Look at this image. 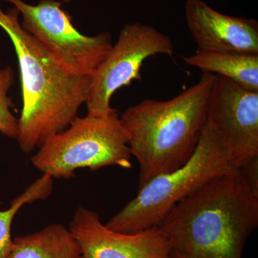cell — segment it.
<instances>
[{"label": "cell", "instance_id": "1", "mask_svg": "<svg viewBox=\"0 0 258 258\" xmlns=\"http://www.w3.org/2000/svg\"><path fill=\"white\" fill-rule=\"evenodd\" d=\"M159 227L173 258H242L258 227V195L241 171L219 176L176 204Z\"/></svg>", "mask_w": 258, "mask_h": 258}, {"label": "cell", "instance_id": "2", "mask_svg": "<svg viewBox=\"0 0 258 258\" xmlns=\"http://www.w3.org/2000/svg\"><path fill=\"white\" fill-rule=\"evenodd\" d=\"M16 8L0 7V28L18 57L23 108L16 140L25 154L33 152L79 117L89 94L91 77L67 74L22 27Z\"/></svg>", "mask_w": 258, "mask_h": 258}, {"label": "cell", "instance_id": "3", "mask_svg": "<svg viewBox=\"0 0 258 258\" xmlns=\"http://www.w3.org/2000/svg\"><path fill=\"white\" fill-rule=\"evenodd\" d=\"M215 76L203 72L196 84L174 98L144 99L120 115L131 154L138 161L139 189L192 157L207 121Z\"/></svg>", "mask_w": 258, "mask_h": 258}, {"label": "cell", "instance_id": "4", "mask_svg": "<svg viewBox=\"0 0 258 258\" xmlns=\"http://www.w3.org/2000/svg\"><path fill=\"white\" fill-rule=\"evenodd\" d=\"M239 172L240 169L231 161L222 139L206 121L189 161L176 170L156 176L139 188L137 196L105 225L124 234L160 226L171 209L183 199L215 178Z\"/></svg>", "mask_w": 258, "mask_h": 258}, {"label": "cell", "instance_id": "5", "mask_svg": "<svg viewBox=\"0 0 258 258\" xmlns=\"http://www.w3.org/2000/svg\"><path fill=\"white\" fill-rule=\"evenodd\" d=\"M132 157L128 137L115 110L104 116L78 117L39 147L31 162L53 179H71L79 169H130Z\"/></svg>", "mask_w": 258, "mask_h": 258}, {"label": "cell", "instance_id": "6", "mask_svg": "<svg viewBox=\"0 0 258 258\" xmlns=\"http://www.w3.org/2000/svg\"><path fill=\"white\" fill-rule=\"evenodd\" d=\"M3 1L18 10L22 27L67 74L91 77L111 50L109 32L86 36L75 28L71 15L61 8L66 0H40L36 5L23 0Z\"/></svg>", "mask_w": 258, "mask_h": 258}, {"label": "cell", "instance_id": "7", "mask_svg": "<svg viewBox=\"0 0 258 258\" xmlns=\"http://www.w3.org/2000/svg\"><path fill=\"white\" fill-rule=\"evenodd\" d=\"M174 47L170 37L150 25L127 24L120 30L105 60L91 76L86 104L87 115L104 116L115 109L112 96L133 81H142L144 61L157 55L172 56Z\"/></svg>", "mask_w": 258, "mask_h": 258}, {"label": "cell", "instance_id": "8", "mask_svg": "<svg viewBox=\"0 0 258 258\" xmlns=\"http://www.w3.org/2000/svg\"><path fill=\"white\" fill-rule=\"evenodd\" d=\"M207 121L219 134L239 169L258 157V92L215 75Z\"/></svg>", "mask_w": 258, "mask_h": 258}, {"label": "cell", "instance_id": "9", "mask_svg": "<svg viewBox=\"0 0 258 258\" xmlns=\"http://www.w3.org/2000/svg\"><path fill=\"white\" fill-rule=\"evenodd\" d=\"M69 229L79 242L80 258H173L170 244L159 226L120 233L107 228L96 212L79 207Z\"/></svg>", "mask_w": 258, "mask_h": 258}, {"label": "cell", "instance_id": "10", "mask_svg": "<svg viewBox=\"0 0 258 258\" xmlns=\"http://www.w3.org/2000/svg\"><path fill=\"white\" fill-rule=\"evenodd\" d=\"M185 18L198 51L258 54L254 19L219 13L203 0H186Z\"/></svg>", "mask_w": 258, "mask_h": 258}, {"label": "cell", "instance_id": "11", "mask_svg": "<svg viewBox=\"0 0 258 258\" xmlns=\"http://www.w3.org/2000/svg\"><path fill=\"white\" fill-rule=\"evenodd\" d=\"M79 242L68 227L52 223L41 230L13 239L8 258H80Z\"/></svg>", "mask_w": 258, "mask_h": 258}, {"label": "cell", "instance_id": "12", "mask_svg": "<svg viewBox=\"0 0 258 258\" xmlns=\"http://www.w3.org/2000/svg\"><path fill=\"white\" fill-rule=\"evenodd\" d=\"M185 63L234 81L251 91L258 92V54L230 52H203L183 56Z\"/></svg>", "mask_w": 258, "mask_h": 258}, {"label": "cell", "instance_id": "13", "mask_svg": "<svg viewBox=\"0 0 258 258\" xmlns=\"http://www.w3.org/2000/svg\"><path fill=\"white\" fill-rule=\"evenodd\" d=\"M53 188V178L48 174H42L40 178L29 185L21 195L13 200L9 208L5 210L0 208V258H8L11 251L13 243L12 225L20 209L26 204L46 200L52 195ZM2 204L0 202V207Z\"/></svg>", "mask_w": 258, "mask_h": 258}, {"label": "cell", "instance_id": "14", "mask_svg": "<svg viewBox=\"0 0 258 258\" xmlns=\"http://www.w3.org/2000/svg\"><path fill=\"white\" fill-rule=\"evenodd\" d=\"M14 81L13 69L0 66V133L12 139H16L18 134V118L11 111L15 105L8 95Z\"/></svg>", "mask_w": 258, "mask_h": 258}, {"label": "cell", "instance_id": "15", "mask_svg": "<svg viewBox=\"0 0 258 258\" xmlns=\"http://www.w3.org/2000/svg\"><path fill=\"white\" fill-rule=\"evenodd\" d=\"M240 171L249 188L258 195V157L254 158L241 168Z\"/></svg>", "mask_w": 258, "mask_h": 258}]
</instances>
